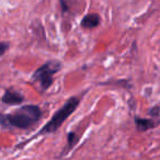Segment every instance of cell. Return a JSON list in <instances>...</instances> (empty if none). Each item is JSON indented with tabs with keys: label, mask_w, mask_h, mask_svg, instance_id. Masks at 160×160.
I'll list each match as a JSON object with an SVG mask.
<instances>
[{
	"label": "cell",
	"mask_w": 160,
	"mask_h": 160,
	"mask_svg": "<svg viewBox=\"0 0 160 160\" xmlns=\"http://www.w3.org/2000/svg\"><path fill=\"white\" fill-rule=\"evenodd\" d=\"M135 124L138 131L146 132L148 129H151L156 127L157 123L152 118H135Z\"/></svg>",
	"instance_id": "6"
},
{
	"label": "cell",
	"mask_w": 160,
	"mask_h": 160,
	"mask_svg": "<svg viewBox=\"0 0 160 160\" xmlns=\"http://www.w3.org/2000/svg\"><path fill=\"white\" fill-rule=\"evenodd\" d=\"M160 113V108L159 107H153L152 109L149 110V114L152 116H157Z\"/></svg>",
	"instance_id": "9"
},
{
	"label": "cell",
	"mask_w": 160,
	"mask_h": 160,
	"mask_svg": "<svg viewBox=\"0 0 160 160\" xmlns=\"http://www.w3.org/2000/svg\"><path fill=\"white\" fill-rule=\"evenodd\" d=\"M8 48H9V43H7V42H0V56H2L3 54L7 52Z\"/></svg>",
	"instance_id": "8"
},
{
	"label": "cell",
	"mask_w": 160,
	"mask_h": 160,
	"mask_svg": "<svg viewBox=\"0 0 160 160\" xmlns=\"http://www.w3.org/2000/svg\"><path fill=\"white\" fill-rule=\"evenodd\" d=\"M77 142H78V137H77V135H76V133H73V132L69 133L68 136H67V146H66V148L64 149V153L68 152V151L77 144Z\"/></svg>",
	"instance_id": "7"
},
{
	"label": "cell",
	"mask_w": 160,
	"mask_h": 160,
	"mask_svg": "<svg viewBox=\"0 0 160 160\" xmlns=\"http://www.w3.org/2000/svg\"><path fill=\"white\" fill-rule=\"evenodd\" d=\"M100 24V17L97 13H90L83 17L81 21V25L85 29H94Z\"/></svg>",
	"instance_id": "5"
},
{
	"label": "cell",
	"mask_w": 160,
	"mask_h": 160,
	"mask_svg": "<svg viewBox=\"0 0 160 160\" xmlns=\"http://www.w3.org/2000/svg\"><path fill=\"white\" fill-rule=\"evenodd\" d=\"M79 102H80V100L77 97H72V98H70L69 100H67L66 103L62 105V109L58 110L53 115V118L45 124V126L38 132V135L55 133V132L64 124L65 121L75 112V110L77 109L78 105H79Z\"/></svg>",
	"instance_id": "2"
},
{
	"label": "cell",
	"mask_w": 160,
	"mask_h": 160,
	"mask_svg": "<svg viewBox=\"0 0 160 160\" xmlns=\"http://www.w3.org/2000/svg\"><path fill=\"white\" fill-rule=\"evenodd\" d=\"M42 116V111L38 105L29 104L19 108L10 114H0V123L3 126L25 129L35 124Z\"/></svg>",
	"instance_id": "1"
},
{
	"label": "cell",
	"mask_w": 160,
	"mask_h": 160,
	"mask_svg": "<svg viewBox=\"0 0 160 160\" xmlns=\"http://www.w3.org/2000/svg\"><path fill=\"white\" fill-rule=\"evenodd\" d=\"M59 2H60V6H62V12H66L67 10L69 9L68 5L66 3V1H65V0H59Z\"/></svg>",
	"instance_id": "10"
},
{
	"label": "cell",
	"mask_w": 160,
	"mask_h": 160,
	"mask_svg": "<svg viewBox=\"0 0 160 160\" xmlns=\"http://www.w3.org/2000/svg\"><path fill=\"white\" fill-rule=\"evenodd\" d=\"M60 68H62V64L59 62L49 60L36 69V71L32 76V79L40 85L42 91H45L51 87L54 80V75L58 72Z\"/></svg>",
	"instance_id": "3"
},
{
	"label": "cell",
	"mask_w": 160,
	"mask_h": 160,
	"mask_svg": "<svg viewBox=\"0 0 160 160\" xmlns=\"http://www.w3.org/2000/svg\"><path fill=\"white\" fill-rule=\"evenodd\" d=\"M3 103L9 105H16V104H21L24 101V97L20 93V92L16 91L13 89H8L5 92V94L2 96L1 99Z\"/></svg>",
	"instance_id": "4"
}]
</instances>
